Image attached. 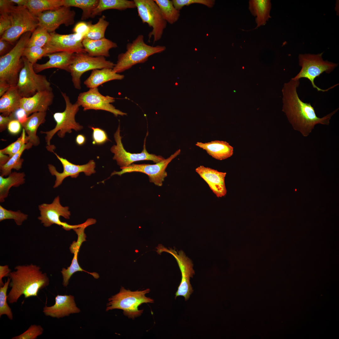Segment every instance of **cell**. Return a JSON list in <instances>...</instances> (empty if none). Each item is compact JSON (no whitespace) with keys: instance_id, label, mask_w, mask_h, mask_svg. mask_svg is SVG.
I'll use <instances>...</instances> for the list:
<instances>
[{"instance_id":"obj_32","label":"cell","mask_w":339,"mask_h":339,"mask_svg":"<svg viewBox=\"0 0 339 339\" xmlns=\"http://www.w3.org/2000/svg\"><path fill=\"white\" fill-rule=\"evenodd\" d=\"M135 8L136 6L134 0H100L97 6L92 12L91 18H94L96 15H101L102 12L106 10H123Z\"/></svg>"},{"instance_id":"obj_54","label":"cell","mask_w":339,"mask_h":339,"mask_svg":"<svg viewBox=\"0 0 339 339\" xmlns=\"http://www.w3.org/2000/svg\"><path fill=\"white\" fill-rule=\"evenodd\" d=\"M11 86L5 81H0V97L2 96Z\"/></svg>"},{"instance_id":"obj_41","label":"cell","mask_w":339,"mask_h":339,"mask_svg":"<svg viewBox=\"0 0 339 339\" xmlns=\"http://www.w3.org/2000/svg\"><path fill=\"white\" fill-rule=\"evenodd\" d=\"M48 53V51L45 47L26 46L23 51L22 56L24 57L34 65L36 63L38 60Z\"/></svg>"},{"instance_id":"obj_30","label":"cell","mask_w":339,"mask_h":339,"mask_svg":"<svg viewBox=\"0 0 339 339\" xmlns=\"http://www.w3.org/2000/svg\"><path fill=\"white\" fill-rule=\"evenodd\" d=\"M271 8L270 0H251L249 1V8L251 14L256 17V29L261 26L265 25L271 18L270 12Z\"/></svg>"},{"instance_id":"obj_14","label":"cell","mask_w":339,"mask_h":339,"mask_svg":"<svg viewBox=\"0 0 339 339\" xmlns=\"http://www.w3.org/2000/svg\"><path fill=\"white\" fill-rule=\"evenodd\" d=\"M120 126L119 125L117 130L114 134V138L116 143L110 148L111 152L114 153L113 159L116 161L117 164L120 168L128 166L133 163L142 160H150L154 163H157L165 159L160 155H156L149 153L146 148V139L148 136L147 133L145 137L142 152L139 153H131L126 151L123 147L121 142L122 137L120 136Z\"/></svg>"},{"instance_id":"obj_51","label":"cell","mask_w":339,"mask_h":339,"mask_svg":"<svg viewBox=\"0 0 339 339\" xmlns=\"http://www.w3.org/2000/svg\"><path fill=\"white\" fill-rule=\"evenodd\" d=\"M15 118L21 124L27 120L28 117L26 112L23 109L20 108L14 112Z\"/></svg>"},{"instance_id":"obj_6","label":"cell","mask_w":339,"mask_h":339,"mask_svg":"<svg viewBox=\"0 0 339 339\" xmlns=\"http://www.w3.org/2000/svg\"><path fill=\"white\" fill-rule=\"evenodd\" d=\"M32 33L29 32L23 34L8 52L0 56V81H5L11 86H16L24 66L22 55Z\"/></svg>"},{"instance_id":"obj_44","label":"cell","mask_w":339,"mask_h":339,"mask_svg":"<svg viewBox=\"0 0 339 339\" xmlns=\"http://www.w3.org/2000/svg\"><path fill=\"white\" fill-rule=\"evenodd\" d=\"M172 1L175 8L179 11L184 7L193 4H202L209 8L213 7L215 4L214 0H172Z\"/></svg>"},{"instance_id":"obj_52","label":"cell","mask_w":339,"mask_h":339,"mask_svg":"<svg viewBox=\"0 0 339 339\" xmlns=\"http://www.w3.org/2000/svg\"><path fill=\"white\" fill-rule=\"evenodd\" d=\"M11 272L8 265L0 266V287L3 286L4 284L2 278L4 277H9Z\"/></svg>"},{"instance_id":"obj_10","label":"cell","mask_w":339,"mask_h":339,"mask_svg":"<svg viewBox=\"0 0 339 339\" xmlns=\"http://www.w3.org/2000/svg\"><path fill=\"white\" fill-rule=\"evenodd\" d=\"M137 10L138 15L143 23H147L152 30L148 35L149 41L152 37L154 43L160 40L167 22L163 17L160 9L153 0H134Z\"/></svg>"},{"instance_id":"obj_23","label":"cell","mask_w":339,"mask_h":339,"mask_svg":"<svg viewBox=\"0 0 339 339\" xmlns=\"http://www.w3.org/2000/svg\"><path fill=\"white\" fill-rule=\"evenodd\" d=\"M75 53L67 51H62L48 53L49 60L45 63L33 65V68L36 73L50 68H58L69 72V67L73 60Z\"/></svg>"},{"instance_id":"obj_36","label":"cell","mask_w":339,"mask_h":339,"mask_svg":"<svg viewBox=\"0 0 339 339\" xmlns=\"http://www.w3.org/2000/svg\"><path fill=\"white\" fill-rule=\"evenodd\" d=\"M100 0H63V6L79 8L83 11L82 20L91 18L94 9L97 6Z\"/></svg>"},{"instance_id":"obj_38","label":"cell","mask_w":339,"mask_h":339,"mask_svg":"<svg viewBox=\"0 0 339 339\" xmlns=\"http://www.w3.org/2000/svg\"><path fill=\"white\" fill-rule=\"evenodd\" d=\"M50 33L45 29L38 26L32 33L27 46L44 47L51 38Z\"/></svg>"},{"instance_id":"obj_34","label":"cell","mask_w":339,"mask_h":339,"mask_svg":"<svg viewBox=\"0 0 339 339\" xmlns=\"http://www.w3.org/2000/svg\"><path fill=\"white\" fill-rule=\"evenodd\" d=\"M32 145L29 142L24 144L21 149L10 158L4 165L0 166V175L8 176L11 173L12 169L19 170L22 168L24 160L21 157L23 152L26 149L31 148Z\"/></svg>"},{"instance_id":"obj_25","label":"cell","mask_w":339,"mask_h":339,"mask_svg":"<svg viewBox=\"0 0 339 339\" xmlns=\"http://www.w3.org/2000/svg\"><path fill=\"white\" fill-rule=\"evenodd\" d=\"M82 43L85 52L93 57H109V50L118 46L116 43L105 37L95 40L83 38Z\"/></svg>"},{"instance_id":"obj_22","label":"cell","mask_w":339,"mask_h":339,"mask_svg":"<svg viewBox=\"0 0 339 339\" xmlns=\"http://www.w3.org/2000/svg\"><path fill=\"white\" fill-rule=\"evenodd\" d=\"M195 171L207 183L217 197H222L226 195L227 190L225 178L226 172H220L203 165L197 167Z\"/></svg>"},{"instance_id":"obj_26","label":"cell","mask_w":339,"mask_h":339,"mask_svg":"<svg viewBox=\"0 0 339 339\" xmlns=\"http://www.w3.org/2000/svg\"><path fill=\"white\" fill-rule=\"evenodd\" d=\"M124 76L115 72L113 69L104 68L92 70L89 77L84 82L87 88H94L102 84L115 80H122Z\"/></svg>"},{"instance_id":"obj_33","label":"cell","mask_w":339,"mask_h":339,"mask_svg":"<svg viewBox=\"0 0 339 339\" xmlns=\"http://www.w3.org/2000/svg\"><path fill=\"white\" fill-rule=\"evenodd\" d=\"M63 4V0H28L26 7L37 17L41 13L57 9Z\"/></svg>"},{"instance_id":"obj_43","label":"cell","mask_w":339,"mask_h":339,"mask_svg":"<svg viewBox=\"0 0 339 339\" xmlns=\"http://www.w3.org/2000/svg\"><path fill=\"white\" fill-rule=\"evenodd\" d=\"M44 329L39 325H31L28 329L21 334L12 337V339H36L41 335Z\"/></svg>"},{"instance_id":"obj_46","label":"cell","mask_w":339,"mask_h":339,"mask_svg":"<svg viewBox=\"0 0 339 339\" xmlns=\"http://www.w3.org/2000/svg\"><path fill=\"white\" fill-rule=\"evenodd\" d=\"M91 21L85 22L80 21L75 25L73 29L74 33L81 34L84 36L88 32Z\"/></svg>"},{"instance_id":"obj_3","label":"cell","mask_w":339,"mask_h":339,"mask_svg":"<svg viewBox=\"0 0 339 339\" xmlns=\"http://www.w3.org/2000/svg\"><path fill=\"white\" fill-rule=\"evenodd\" d=\"M166 49L165 46L148 45L144 42L143 35H139L132 42L127 44L125 52L118 55L113 70L118 73L122 72L136 64L146 62L151 56Z\"/></svg>"},{"instance_id":"obj_4","label":"cell","mask_w":339,"mask_h":339,"mask_svg":"<svg viewBox=\"0 0 339 339\" xmlns=\"http://www.w3.org/2000/svg\"><path fill=\"white\" fill-rule=\"evenodd\" d=\"M61 93L66 104L65 110L63 112H56L53 115V118L56 123L53 129L49 131L40 132V133L46 135L45 139L47 150L53 153L56 147L55 146L51 144L50 141L57 132L58 137L63 138L67 133H71L72 130L78 131L83 128V126L76 122L75 119V115L78 111L80 106L77 102L74 104H72L69 97L66 93L62 92Z\"/></svg>"},{"instance_id":"obj_31","label":"cell","mask_w":339,"mask_h":339,"mask_svg":"<svg viewBox=\"0 0 339 339\" xmlns=\"http://www.w3.org/2000/svg\"><path fill=\"white\" fill-rule=\"evenodd\" d=\"M24 172H12L6 178L0 175V202H4L12 187H17L24 184L25 181Z\"/></svg>"},{"instance_id":"obj_18","label":"cell","mask_w":339,"mask_h":339,"mask_svg":"<svg viewBox=\"0 0 339 339\" xmlns=\"http://www.w3.org/2000/svg\"><path fill=\"white\" fill-rule=\"evenodd\" d=\"M57 158L60 161L63 167V171L62 173L59 172L55 167L51 164H48V169L50 174L56 177V179L53 188L58 187L62 183L64 179L70 176L72 178H76L81 172H83L86 176H90L96 172L95 170V163L93 160H91L85 164L79 165L74 164L66 159L60 157L56 153H54Z\"/></svg>"},{"instance_id":"obj_56","label":"cell","mask_w":339,"mask_h":339,"mask_svg":"<svg viewBox=\"0 0 339 339\" xmlns=\"http://www.w3.org/2000/svg\"><path fill=\"white\" fill-rule=\"evenodd\" d=\"M10 158V157L8 155L4 154L0 151V166L5 164Z\"/></svg>"},{"instance_id":"obj_45","label":"cell","mask_w":339,"mask_h":339,"mask_svg":"<svg viewBox=\"0 0 339 339\" xmlns=\"http://www.w3.org/2000/svg\"><path fill=\"white\" fill-rule=\"evenodd\" d=\"M89 127L93 130L92 138L93 144L102 145L110 140L106 132L103 129L92 126Z\"/></svg>"},{"instance_id":"obj_8","label":"cell","mask_w":339,"mask_h":339,"mask_svg":"<svg viewBox=\"0 0 339 339\" xmlns=\"http://www.w3.org/2000/svg\"><path fill=\"white\" fill-rule=\"evenodd\" d=\"M11 27L0 37L13 44L25 33L33 32L38 26L37 17L26 7L14 6L10 14Z\"/></svg>"},{"instance_id":"obj_19","label":"cell","mask_w":339,"mask_h":339,"mask_svg":"<svg viewBox=\"0 0 339 339\" xmlns=\"http://www.w3.org/2000/svg\"><path fill=\"white\" fill-rule=\"evenodd\" d=\"M50 34L51 39L44 47L47 49L48 53L62 51L86 53L82 43L83 35L75 33L62 35L55 32Z\"/></svg>"},{"instance_id":"obj_20","label":"cell","mask_w":339,"mask_h":339,"mask_svg":"<svg viewBox=\"0 0 339 339\" xmlns=\"http://www.w3.org/2000/svg\"><path fill=\"white\" fill-rule=\"evenodd\" d=\"M54 98L52 90L39 91L28 97H22L20 108L28 116L36 112H46L52 104Z\"/></svg>"},{"instance_id":"obj_21","label":"cell","mask_w":339,"mask_h":339,"mask_svg":"<svg viewBox=\"0 0 339 339\" xmlns=\"http://www.w3.org/2000/svg\"><path fill=\"white\" fill-rule=\"evenodd\" d=\"M55 300L54 305H45L44 307L43 312L46 316L60 318L80 312V309L76 306L74 297L72 295H58Z\"/></svg>"},{"instance_id":"obj_39","label":"cell","mask_w":339,"mask_h":339,"mask_svg":"<svg viewBox=\"0 0 339 339\" xmlns=\"http://www.w3.org/2000/svg\"><path fill=\"white\" fill-rule=\"evenodd\" d=\"M10 282L9 277L5 281L4 285L0 287V317L4 315H6L9 319L12 320L13 315L11 308L8 305L7 301V293Z\"/></svg>"},{"instance_id":"obj_5","label":"cell","mask_w":339,"mask_h":339,"mask_svg":"<svg viewBox=\"0 0 339 339\" xmlns=\"http://www.w3.org/2000/svg\"><path fill=\"white\" fill-rule=\"evenodd\" d=\"M150 291L148 288L132 291L122 287L119 293L108 299L106 311L121 309L125 315L134 319L140 316L143 312V310L138 309L139 306L143 303H153V299L146 296Z\"/></svg>"},{"instance_id":"obj_24","label":"cell","mask_w":339,"mask_h":339,"mask_svg":"<svg viewBox=\"0 0 339 339\" xmlns=\"http://www.w3.org/2000/svg\"><path fill=\"white\" fill-rule=\"evenodd\" d=\"M196 145L205 150L213 158L220 160L230 157L234 153L233 147L225 141L214 140L205 143L198 142Z\"/></svg>"},{"instance_id":"obj_9","label":"cell","mask_w":339,"mask_h":339,"mask_svg":"<svg viewBox=\"0 0 339 339\" xmlns=\"http://www.w3.org/2000/svg\"><path fill=\"white\" fill-rule=\"evenodd\" d=\"M22 58L24 66L16 85L21 97H30L39 91L52 90L46 76L37 74L34 70L33 65L24 57Z\"/></svg>"},{"instance_id":"obj_2","label":"cell","mask_w":339,"mask_h":339,"mask_svg":"<svg viewBox=\"0 0 339 339\" xmlns=\"http://www.w3.org/2000/svg\"><path fill=\"white\" fill-rule=\"evenodd\" d=\"M11 272L9 286L11 288L7 295L9 304L17 303L22 295L25 298L37 296L40 290L49 284V279L47 274L43 272L39 266L32 263L19 265Z\"/></svg>"},{"instance_id":"obj_16","label":"cell","mask_w":339,"mask_h":339,"mask_svg":"<svg viewBox=\"0 0 339 339\" xmlns=\"http://www.w3.org/2000/svg\"><path fill=\"white\" fill-rule=\"evenodd\" d=\"M115 101L114 98L102 95L96 88L89 89L88 91L79 94L76 102L83 108L84 111L101 110L110 112L116 116L126 115L127 113L116 109L111 104Z\"/></svg>"},{"instance_id":"obj_35","label":"cell","mask_w":339,"mask_h":339,"mask_svg":"<svg viewBox=\"0 0 339 339\" xmlns=\"http://www.w3.org/2000/svg\"><path fill=\"white\" fill-rule=\"evenodd\" d=\"M161 14L167 22L172 24L176 22L180 16V11L174 6L172 0H154Z\"/></svg>"},{"instance_id":"obj_50","label":"cell","mask_w":339,"mask_h":339,"mask_svg":"<svg viewBox=\"0 0 339 339\" xmlns=\"http://www.w3.org/2000/svg\"><path fill=\"white\" fill-rule=\"evenodd\" d=\"M16 119L14 113L8 116L0 115V131L2 132L7 128L9 122L12 120Z\"/></svg>"},{"instance_id":"obj_57","label":"cell","mask_w":339,"mask_h":339,"mask_svg":"<svg viewBox=\"0 0 339 339\" xmlns=\"http://www.w3.org/2000/svg\"><path fill=\"white\" fill-rule=\"evenodd\" d=\"M14 3L17 4L18 6L26 7L28 0H11Z\"/></svg>"},{"instance_id":"obj_53","label":"cell","mask_w":339,"mask_h":339,"mask_svg":"<svg viewBox=\"0 0 339 339\" xmlns=\"http://www.w3.org/2000/svg\"><path fill=\"white\" fill-rule=\"evenodd\" d=\"M11 43L8 41L0 38V56H2L8 52L10 51L9 50L10 48Z\"/></svg>"},{"instance_id":"obj_49","label":"cell","mask_w":339,"mask_h":339,"mask_svg":"<svg viewBox=\"0 0 339 339\" xmlns=\"http://www.w3.org/2000/svg\"><path fill=\"white\" fill-rule=\"evenodd\" d=\"M22 126L21 123L17 119H14L9 122L7 129L9 133L15 135L20 132Z\"/></svg>"},{"instance_id":"obj_29","label":"cell","mask_w":339,"mask_h":339,"mask_svg":"<svg viewBox=\"0 0 339 339\" xmlns=\"http://www.w3.org/2000/svg\"><path fill=\"white\" fill-rule=\"evenodd\" d=\"M22 97L16 86H11L0 99V112L8 116L20 108Z\"/></svg>"},{"instance_id":"obj_12","label":"cell","mask_w":339,"mask_h":339,"mask_svg":"<svg viewBox=\"0 0 339 339\" xmlns=\"http://www.w3.org/2000/svg\"><path fill=\"white\" fill-rule=\"evenodd\" d=\"M180 152L181 150L179 149L169 157L154 164H132L128 166L120 168L121 169L120 171H114L110 176L115 175L121 176L127 173L140 172L147 175L150 182L156 186H161L164 178L167 176L166 171L167 167L173 159L180 154Z\"/></svg>"},{"instance_id":"obj_27","label":"cell","mask_w":339,"mask_h":339,"mask_svg":"<svg viewBox=\"0 0 339 339\" xmlns=\"http://www.w3.org/2000/svg\"><path fill=\"white\" fill-rule=\"evenodd\" d=\"M46 112L34 113L21 124L27 134L28 142L32 146H37L40 143L39 137L36 134L37 131L39 126L46 121Z\"/></svg>"},{"instance_id":"obj_47","label":"cell","mask_w":339,"mask_h":339,"mask_svg":"<svg viewBox=\"0 0 339 339\" xmlns=\"http://www.w3.org/2000/svg\"><path fill=\"white\" fill-rule=\"evenodd\" d=\"M12 25V22L9 15H0V37L4 32L9 29Z\"/></svg>"},{"instance_id":"obj_7","label":"cell","mask_w":339,"mask_h":339,"mask_svg":"<svg viewBox=\"0 0 339 339\" xmlns=\"http://www.w3.org/2000/svg\"><path fill=\"white\" fill-rule=\"evenodd\" d=\"M323 52L317 54H300L299 56V65L301 69L294 79H299L302 78L308 79L311 83L313 87L318 91L326 92L338 85L335 84L328 89H322L315 84L314 80L323 73H329L336 67L338 64L327 60L324 61L322 58Z\"/></svg>"},{"instance_id":"obj_48","label":"cell","mask_w":339,"mask_h":339,"mask_svg":"<svg viewBox=\"0 0 339 339\" xmlns=\"http://www.w3.org/2000/svg\"><path fill=\"white\" fill-rule=\"evenodd\" d=\"M14 3L11 0H0V15H9L14 8Z\"/></svg>"},{"instance_id":"obj_42","label":"cell","mask_w":339,"mask_h":339,"mask_svg":"<svg viewBox=\"0 0 339 339\" xmlns=\"http://www.w3.org/2000/svg\"><path fill=\"white\" fill-rule=\"evenodd\" d=\"M28 142L27 136L26 135L25 130L23 128L22 132L20 137L13 143L6 148L1 149L0 151L3 153L8 155L10 158L17 153L25 144Z\"/></svg>"},{"instance_id":"obj_13","label":"cell","mask_w":339,"mask_h":339,"mask_svg":"<svg viewBox=\"0 0 339 339\" xmlns=\"http://www.w3.org/2000/svg\"><path fill=\"white\" fill-rule=\"evenodd\" d=\"M67 206H63L60 202L59 196L56 197L51 203H43L38 206V209L40 215L38 219L46 227H50L53 224L62 226V228L66 230H69L81 226L83 223L76 225H71L65 222L61 221L60 216L65 219H70V212Z\"/></svg>"},{"instance_id":"obj_55","label":"cell","mask_w":339,"mask_h":339,"mask_svg":"<svg viewBox=\"0 0 339 339\" xmlns=\"http://www.w3.org/2000/svg\"><path fill=\"white\" fill-rule=\"evenodd\" d=\"M75 141L78 145L79 146H82L86 142V137L83 134H78L76 137Z\"/></svg>"},{"instance_id":"obj_17","label":"cell","mask_w":339,"mask_h":339,"mask_svg":"<svg viewBox=\"0 0 339 339\" xmlns=\"http://www.w3.org/2000/svg\"><path fill=\"white\" fill-rule=\"evenodd\" d=\"M76 12L71 7L64 6L57 9L44 11L37 16L38 26L46 30L49 33L55 32L60 25L66 26L75 22Z\"/></svg>"},{"instance_id":"obj_11","label":"cell","mask_w":339,"mask_h":339,"mask_svg":"<svg viewBox=\"0 0 339 339\" xmlns=\"http://www.w3.org/2000/svg\"><path fill=\"white\" fill-rule=\"evenodd\" d=\"M115 65L113 62L107 60L104 56H91L85 52L75 53L73 62L69 67V72L74 88L81 89L80 78L86 72L104 68L113 69Z\"/></svg>"},{"instance_id":"obj_37","label":"cell","mask_w":339,"mask_h":339,"mask_svg":"<svg viewBox=\"0 0 339 339\" xmlns=\"http://www.w3.org/2000/svg\"><path fill=\"white\" fill-rule=\"evenodd\" d=\"M105 18V16L103 15L95 24H93L91 22L89 30L84 38L95 40L105 38L106 30L109 24Z\"/></svg>"},{"instance_id":"obj_15","label":"cell","mask_w":339,"mask_h":339,"mask_svg":"<svg viewBox=\"0 0 339 339\" xmlns=\"http://www.w3.org/2000/svg\"><path fill=\"white\" fill-rule=\"evenodd\" d=\"M157 249V251L158 253L160 254L163 252H168L172 255L176 259L181 272V279L175 294V298L182 296L184 297L186 301L187 300L193 291L190 281V278L192 277L195 274L193 268V264L191 260L182 250L180 251L178 253L175 250L168 249L161 245H159Z\"/></svg>"},{"instance_id":"obj_1","label":"cell","mask_w":339,"mask_h":339,"mask_svg":"<svg viewBox=\"0 0 339 339\" xmlns=\"http://www.w3.org/2000/svg\"><path fill=\"white\" fill-rule=\"evenodd\" d=\"M299 80L292 78L286 83L283 89V111L293 129L307 137L317 124L329 125L332 116L339 108L323 117H318L314 108L310 103L303 102L299 98L297 88Z\"/></svg>"},{"instance_id":"obj_28","label":"cell","mask_w":339,"mask_h":339,"mask_svg":"<svg viewBox=\"0 0 339 339\" xmlns=\"http://www.w3.org/2000/svg\"><path fill=\"white\" fill-rule=\"evenodd\" d=\"M82 243V242L77 240V241H73L70 247V250L71 253L74 254V256L70 265L67 269L63 268L61 271L63 277L62 284L64 287H67L70 277L74 273L77 272H84L92 275L95 279H98L100 277L98 273L95 272H90L86 271L83 269L79 264L78 255Z\"/></svg>"},{"instance_id":"obj_40","label":"cell","mask_w":339,"mask_h":339,"mask_svg":"<svg viewBox=\"0 0 339 339\" xmlns=\"http://www.w3.org/2000/svg\"><path fill=\"white\" fill-rule=\"evenodd\" d=\"M28 215L20 210L13 211L8 210L0 205V221L6 219H13L18 226H21L26 220Z\"/></svg>"}]
</instances>
